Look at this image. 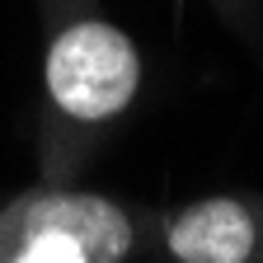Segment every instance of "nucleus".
<instances>
[{
	"label": "nucleus",
	"mask_w": 263,
	"mask_h": 263,
	"mask_svg": "<svg viewBox=\"0 0 263 263\" xmlns=\"http://www.w3.org/2000/svg\"><path fill=\"white\" fill-rule=\"evenodd\" d=\"M43 94L47 118L57 137H94L113 127L141 94V52L127 38V28L99 19V14H71L61 19L47 57H43Z\"/></svg>",
	"instance_id": "obj_1"
},
{
	"label": "nucleus",
	"mask_w": 263,
	"mask_h": 263,
	"mask_svg": "<svg viewBox=\"0 0 263 263\" xmlns=\"http://www.w3.org/2000/svg\"><path fill=\"white\" fill-rule=\"evenodd\" d=\"M160 249L174 263H254L263 258V202L197 197L164 216Z\"/></svg>",
	"instance_id": "obj_3"
},
{
	"label": "nucleus",
	"mask_w": 263,
	"mask_h": 263,
	"mask_svg": "<svg viewBox=\"0 0 263 263\" xmlns=\"http://www.w3.org/2000/svg\"><path fill=\"white\" fill-rule=\"evenodd\" d=\"M137 216L104 193L43 183L0 207V263H127Z\"/></svg>",
	"instance_id": "obj_2"
}]
</instances>
